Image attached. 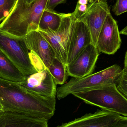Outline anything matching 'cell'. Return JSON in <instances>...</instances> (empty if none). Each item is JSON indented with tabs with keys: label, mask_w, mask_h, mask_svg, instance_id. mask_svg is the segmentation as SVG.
Instances as JSON below:
<instances>
[{
	"label": "cell",
	"mask_w": 127,
	"mask_h": 127,
	"mask_svg": "<svg viewBox=\"0 0 127 127\" xmlns=\"http://www.w3.org/2000/svg\"><path fill=\"white\" fill-rule=\"evenodd\" d=\"M0 103L4 111L13 112L48 121L55 113L56 98H47L30 94L17 83L0 78Z\"/></svg>",
	"instance_id": "1"
},
{
	"label": "cell",
	"mask_w": 127,
	"mask_h": 127,
	"mask_svg": "<svg viewBox=\"0 0 127 127\" xmlns=\"http://www.w3.org/2000/svg\"><path fill=\"white\" fill-rule=\"evenodd\" d=\"M47 1L34 0L28 3L23 0H16L9 15L0 24V30L22 37L32 31L38 30Z\"/></svg>",
	"instance_id": "2"
},
{
	"label": "cell",
	"mask_w": 127,
	"mask_h": 127,
	"mask_svg": "<svg viewBox=\"0 0 127 127\" xmlns=\"http://www.w3.org/2000/svg\"><path fill=\"white\" fill-rule=\"evenodd\" d=\"M122 71L121 66L115 64L83 78H72L58 88L57 97L60 100L70 94L98 89L112 84H116Z\"/></svg>",
	"instance_id": "3"
},
{
	"label": "cell",
	"mask_w": 127,
	"mask_h": 127,
	"mask_svg": "<svg viewBox=\"0 0 127 127\" xmlns=\"http://www.w3.org/2000/svg\"><path fill=\"white\" fill-rule=\"evenodd\" d=\"M72 95L86 103L127 117V99L118 90L116 84Z\"/></svg>",
	"instance_id": "4"
},
{
	"label": "cell",
	"mask_w": 127,
	"mask_h": 127,
	"mask_svg": "<svg viewBox=\"0 0 127 127\" xmlns=\"http://www.w3.org/2000/svg\"><path fill=\"white\" fill-rule=\"evenodd\" d=\"M0 50L25 76L38 72L31 59L24 37L0 30Z\"/></svg>",
	"instance_id": "5"
},
{
	"label": "cell",
	"mask_w": 127,
	"mask_h": 127,
	"mask_svg": "<svg viewBox=\"0 0 127 127\" xmlns=\"http://www.w3.org/2000/svg\"><path fill=\"white\" fill-rule=\"evenodd\" d=\"M77 19L72 13H64L60 27L57 30H38L50 45L56 58L66 67L69 47Z\"/></svg>",
	"instance_id": "6"
},
{
	"label": "cell",
	"mask_w": 127,
	"mask_h": 127,
	"mask_svg": "<svg viewBox=\"0 0 127 127\" xmlns=\"http://www.w3.org/2000/svg\"><path fill=\"white\" fill-rule=\"evenodd\" d=\"M17 84L31 95L44 98H56V84L48 68L26 76L22 82Z\"/></svg>",
	"instance_id": "7"
},
{
	"label": "cell",
	"mask_w": 127,
	"mask_h": 127,
	"mask_svg": "<svg viewBox=\"0 0 127 127\" xmlns=\"http://www.w3.org/2000/svg\"><path fill=\"white\" fill-rule=\"evenodd\" d=\"M121 43L118 23L110 13L107 16L98 35L96 47L100 53L113 55L120 48Z\"/></svg>",
	"instance_id": "8"
},
{
	"label": "cell",
	"mask_w": 127,
	"mask_h": 127,
	"mask_svg": "<svg viewBox=\"0 0 127 127\" xmlns=\"http://www.w3.org/2000/svg\"><path fill=\"white\" fill-rule=\"evenodd\" d=\"M99 51L92 43L88 45L76 59L66 66L68 75L81 78L92 74L99 55Z\"/></svg>",
	"instance_id": "9"
},
{
	"label": "cell",
	"mask_w": 127,
	"mask_h": 127,
	"mask_svg": "<svg viewBox=\"0 0 127 127\" xmlns=\"http://www.w3.org/2000/svg\"><path fill=\"white\" fill-rule=\"evenodd\" d=\"M110 13V7L107 0H94L81 18L85 20L87 24L92 37V42L96 47L98 35L107 16Z\"/></svg>",
	"instance_id": "10"
},
{
	"label": "cell",
	"mask_w": 127,
	"mask_h": 127,
	"mask_svg": "<svg viewBox=\"0 0 127 127\" xmlns=\"http://www.w3.org/2000/svg\"><path fill=\"white\" fill-rule=\"evenodd\" d=\"M92 43L90 32L85 20L82 18L77 19L69 47L67 66L74 62L83 50Z\"/></svg>",
	"instance_id": "11"
},
{
	"label": "cell",
	"mask_w": 127,
	"mask_h": 127,
	"mask_svg": "<svg viewBox=\"0 0 127 127\" xmlns=\"http://www.w3.org/2000/svg\"><path fill=\"white\" fill-rule=\"evenodd\" d=\"M24 39L30 51L35 54L48 68L56 56L47 39L38 30L28 33Z\"/></svg>",
	"instance_id": "12"
},
{
	"label": "cell",
	"mask_w": 127,
	"mask_h": 127,
	"mask_svg": "<svg viewBox=\"0 0 127 127\" xmlns=\"http://www.w3.org/2000/svg\"><path fill=\"white\" fill-rule=\"evenodd\" d=\"M121 116L102 109L57 127H109Z\"/></svg>",
	"instance_id": "13"
},
{
	"label": "cell",
	"mask_w": 127,
	"mask_h": 127,
	"mask_svg": "<svg viewBox=\"0 0 127 127\" xmlns=\"http://www.w3.org/2000/svg\"><path fill=\"white\" fill-rule=\"evenodd\" d=\"M0 127H48V121L4 111L0 113Z\"/></svg>",
	"instance_id": "14"
},
{
	"label": "cell",
	"mask_w": 127,
	"mask_h": 127,
	"mask_svg": "<svg viewBox=\"0 0 127 127\" xmlns=\"http://www.w3.org/2000/svg\"><path fill=\"white\" fill-rule=\"evenodd\" d=\"M26 76L0 50V78L10 82H22Z\"/></svg>",
	"instance_id": "15"
},
{
	"label": "cell",
	"mask_w": 127,
	"mask_h": 127,
	"mask_svg": "<svg viewBox=\"0 0 127 127\" xmlns=\"http://www.w3.org/2000/svg\"><path fill=\"white\" fill-rule=\"evenodd\" d=\"M64 13L45 9L41 16L38 30L56 31L60 27Z\"/></svg>",
	"instance_id": "16"
},
{
	"label": "cell",
	"mask_w": 127,
	"mask_h": 127,
	"mask_svg": "<svg viewBox=\"0 0 127 127\" xmlns=\"http://www.w3.org/2000/svg\"><path fill=\"white\" fill-rule=\"evenodd\" d=\"M66 67L56 58L48 68L56 85H63L65 82L68 75Z\"/></svg>",
	"instance_id": "17"
},
{
	"label": "cell",
	"mask_w": 127,
	"mask_h": 127,
	"mask_svg": "<svg viewBox=\"0 0 127 127\" xmlns=\"http://www.w3.org/2000/svg\"><path fill=\"white\" fill-rule=\"evenodd\" d=\"M94 0H78L74 11L72 13L76 19L80 18L87 11Z\"/></svg>",
	"instance_id": "18"
},
{
	"label": "cell",
	"mask_w": 127,
	"mask_h": 127,
	"mask_svg": "<svg viewBox=\"0 0 127 127\" xmlns=\"http://www.w3.org/2000/svg\"><path fill=\"white\" fill-rule=\"evenodd\" d=\"M16 1V0H0V23L9 15Z\"/></svg>",
	"instance_id": "19"
},
{
	"label": "cell",
	"mask_w": 127,
	"mask_h": 127,
	"mask_svg": "<svg viewBox=\"0 0 127 127\" xmlns=\"http://www.w3.org/2000/svg\"><path fill=\"white\" fill-rule=\"evenodd\" d=\"M116 86L127 99V68L124 67L117 81Z\"/></svg>",
	"instance_id": "20"
},
{
	"label": "cell",
	"mask_w": 127,
	"mask_h": 127,
	"mask_svg": "<svg viewBox=\"0 0 127 127\" xmlns=\"http://www.w3.org/2000/svg\"><path fill=\"white\" fill-rule=\"evenodd\" d=\"M112 11L116 16L127 12V0H116L113 7Z\"/></svg>",
	"instance_id": "21"
},
{
	"label": "cell",
	"mask_w": 127,
	"mask_h": 127,
	"mask_svg": "<svg viewBox=\"0 0 127 127\" xmlns=\"http://www.w3.org/2000/svg\"><path fill=\"white\" fill-rule=\"evenodd\" d=\"M66 0H48L46 9L54 10V8L60 4L65 3Z\"/></svg>",
	"instance_id": "22"
},
{
	"label": "cell",
	"mask_w": 127,
	"mask_h": 127,
	"mask_svg": "<svg viewBox=\"0 0 127 127\" xmlns=\"http://www.w3.org/2000/svg\"><path fill=\"white\" fill-rule=\"evenodd\" d=\"M109 127H127V117L122 116Z\"/></svg>",
	"instance_id": "23"
},
{
	"label": "cell",
	"mask_w": 127,
	"mask_h": 127,
	"mask_svg": "<svg viewBox=\"0 0 127 127\" xmlns=\"http://www.w3.org/2000/svg\"><path fill=\"white\" fill-rule=\"evenodd\" d=\"M120 34L127 36V26L120 32Z\"/></svg>",
	"instance_id": "24"
},
{
	"label": "cell",
	"mask_w": 127,
	"mask_h": 127,
	"mask_svg": "<svg viewBox=\"0 0 127 127\" xmlns=\"http://www.w3.org/2000/svg\"><path fill=\"white\" fill-rule=\"evenodd\" d=\"M125 67L127 68V51L125 53L124 61Z\"/></svg>",
	"instance_id": "25"
},
{
	"label": "cell",
	"mask_w": 127,
	"mask_h": 127,
	"mask_svg": "<svg viewBox=\"0 0 127 127\" xmlns=\"http://www.w3.org/2000/svg\"><path fill=\"white\" fill-rule=\"evenodd\" d=\"M4 112L3 106V105L0 103V113Z\"/></svg>",
	"instance_id": "26"
},
{
	"label": "cell",
	"mask_w": 127,
	"mask_h": 127,
	"mask_svg": "<svg viewBox=\"0 0 127 127\" xmlns=\"http://www.w3.org/2000/svg\"><path fill=\"white\" fill-rule=\"evenodd\" d=\"M23 0L24 1H25L26 3H31L32 2H33L34 0Z\"/></svg>",
	"instance_id": "27"
}]
</instances>
